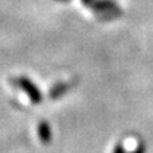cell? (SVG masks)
Wrapping results in <instances>:
<instances>
[{"mask_svg": "<svg viewBox=\"0 0 153 153\" xmlns=\"http://www.w3.org/2000/svg\"><path fill=\"white\" fill-rule=\"evenodd\" d=\"M13 82L16 84V85H19V87L22 88L24 92L28 95V98L31 99V102L33 104H40L41 102V99H43V97H41V92L38 91L37 85H34L33 82L28 79L27 76H20V78H14L13 79Z\"/></svg>", "mask_w": 153, "mask_h": 153, "instance_id": "6da1fadb", "label": "cell"}, {"mask_svg": "<svg viewBox=\"0 0 153 153\" xmlns=\"http://www.w3.org/2000/svg\"><path fill=\"white\" fill-rule=\"evenodd\" d=\"M92 7L97 13H111V10L116 9V3L114 0H97L92 3Z\"/></svg>", "mask_w": 153, "mask_h": 153, "instance_id": "7a4b0ae2", "label": "cell"}, {"mask_svg": "<svg viewBox=\"0 0 153 153\" xmlns=\"http://www.w3.org/2000/svg\"><path fill=\"white\" fill-rule=\"evenodd\" d=\"M38 136H40L43 143L51 142V129H50V125L47 122H41L38 125Z\"/></svg>", "mask_w": 153, "mask_h": 153, "instance_id": "3957f363", "label": "cell"}, {"mask_svg": "<svg viewBox=\"0 0 153 153\" xmlns=\"http://www.w3.org/2000/svg\"><path fill=\"white\" fill-rule=\"evenodd\" d=\"M70 84L68 82H61V84H57L55 87H53V89L50 91V97L53 99H55V98H60L61 95H64V94L70 89Z\"/></svg>", "mask_w": 153, "mask_h": 153, "instance_id": "277c9868", "label": "cell"}, {"mask_svg": "<svg viewBox=\"0 0 153 153\" xmlns=\"http://www.w3.org/2000/svg\"><path fill=\"white\" fill-rule=\"evenodd\" d=\"M114 153H126V152H125V149L122 148V145H116V148H115Z\"/></svg>", "mask_w": 153, "mask_h": 153, "instance_id": "5b68a950", "label": "cell"}, {"mask_svg": "<svg viewBox=\"0 0 153 153\" xmlns=\"http://www.w3.org/2000/svg\"><path fill=\"white\" fill-rule=\"evenodd\" d=\"M133 153H145V146H143V145H139V146H137V149Z\"/></svg>", "mask_w": 153, "mask_h": 153, "instance_id": "8992f818", "label": "cell"}, {"mask_svg": "<svg viewBox=\"0 0 153 153\" xmlns=\"http://www.w3.org/2000/svg\"><path fill=\"white\" fill-rule=\"evenodd\" d=\"M81 1L85 6H92V3H94V0H81Z\"/></svg>", "mask_w": 153, "mask_h": 153, "instance_id": "52a82bcc", "label": "cell"}, {"mask_svg": "<svg viewBox=\"0 0 153 153\" xmlns=\"http://www.w3.org/2000/svg\"><path fill=\"white\" fill-rule=\"evenodd\" d=\"M57 1H68V0H57Z\"/></svg>", "mask_w": 153, "mask_h": 153, "instance_id": "ba28073f", "label": "cell"}]
</instances>
